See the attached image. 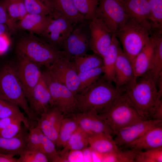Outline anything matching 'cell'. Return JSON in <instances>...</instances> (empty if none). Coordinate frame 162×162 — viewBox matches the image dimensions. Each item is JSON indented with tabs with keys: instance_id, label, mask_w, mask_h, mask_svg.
Returning a JSON list of instances; mask_svg holds the SVG:
<instances>
[{
	"instance_id": "cell-17",
	"label": "cell",
	"mask_w": 162,
	"mask_h": 162,
	"mask_svg": "<svg viewBox=\"0 0 162 162\" xmlns=\"http://www.w3.org/2000/svg\"><path fill=\"white\" fill-rule=\"evenodd\" d=\"M68 117L74 118L79 127L87 134L103 133L114 135L110 127L94 112H78Z\"/></svg>"
},
{
	"instance_id": "cell-42",
	"label": "cell",
	"mask_w": 162,
	"mask_h": 162,
	"mask_svg": "<svg viewBox=\"0 0 162 162\" xmlns=\"http://www.w3.org/2000/svg\"><path fill=\"white\" fill-rule=\"evenodd\" d=\"M22 120H19L15 122L6 127L0 130V136L10 138L13 137L18 134L21 130L22 127Z\"/></svg>"
},
{
	"instance_id": "cell-11",
	"label": "cell",
	"mask_w": 162,
	"mask_h": 162,
	"mask_svg": "<svg viewBox=\"0 0 162 162\" xmlns=\"http://www.w3.org/2000/svg\"><path fill=\"white\" fill-rule=\"evenodd\" d=\"M17 56L15 63L16 71L28 101L42 76V71L39 65L22 56Z\"/></svg>"
},
{
	"instance_id": "cell-1",
	"label": "cell",
	"mask_w": 162,
	"mask_h": 162,
	"mask_svg": "<svg viewBox=\"0 0 162 162\" xmlns=\"http://www.w3.org/2000/svg\"><path fill=\"white\" fill-rule=\"evenodd\" d=\"M124 93L144 120L152 119L156 108L162 101V94L158 91L157 81L150 72L137 78L126 88Z\"/></svg>"
},
{
	"instance_id": "cell-48",
	"label": "cell",
	"mask_w": 162,
	"mask_h": 162,
	"mask_svg": "<svg viewBox=\"0 0 162 162\" xmlns=\"http://www.w3.org/2000/svg\"><path fill=\"white\" fill-rule=\"evenodd\" d=\"M9 31V28L7 26L0 23V35H6Z\"/></svg>"
},
{
	"instance_id": "cell-47",
	"label": "cell",
	"mask_w": 162,
	"mask_h": 162,
	"mask_svg": "<svg viewBox=\"0 0 162 162\" xmlns=\"http://www.w3.org/2000/svg\"><path fill=\"white\" fill-rule=\"evenodd\" d=\"M152 119L162 120V101H161L152 117Z\"/></svg>"
},
{
	"instance_id": "cell-12",
	"label": "cell",
	"mask_w": 162,
	"mask_h": 162,
	"mask_svg": "<svg viewBox=\"0 0 162 162\" xmlns=\"http://www.w3.org/2000/svg\"><path fill=\"white\" fill-rule=\"evenodd\" d=\"M90 20L89 48L94 53L103 58L110 47L112 34L103 21L95 16Z\"/></svg>"
},
{
	"instance_id": "cell-8",
	"label": "cell",
	"mask_w": 162,
	"mask_h": 162,
	"mask_svg": "<svg viewBox=\"0 0 162 162\" xmlns=\"http://www.w3.org/2000/svg\"><path fill=\"white\" fill-rule=\"evenodd\" d=\"M95 16L114 34L130 17L121 0H99Z\"/></svg>"
},
{
	"instance_id": "cell-40",
	"label": "cell",
	"mask_w": 162,
	"mask_h": 162,
	"mask_svg": "<svg viewBox=\"0 0 162 162\" xmlns=\"http://www.w3.org/2000/svg\"><path fill=\"white\" fill-rule=\"evenodd\" d=\"M15 115L25 116L18 106L0 98V118Z\"/></svg>"
},
{
	"instance_id": "cell-30",
	"label": "cell",
	"mask_w": 162,
	"mask_h": 162,
	"mask_svg": "<svg viewBox=\"0 0 162 162\" xmlns=\"http://www.w3.org/2000/svg\"><path fill=\"white\" fill-rule=\"evenodd\" d=\"M79 126L75 120L70 117H64L62 121L56 146L63 148Z\"/></svg>"
},
{
	"instance_id": "cell-27",
	"label": "cell",
	"mask_w": 162,
	"mask_h": 162,
	"mask_svg": "<svg viewBox=\"0 0 162 162\" xmlns=\"http://www.w3.org/2000/svg\"><path fill=\"white\" fill-rule=\"evenodd\" d=\"M151 34L154 43V52L151 69L149 71L155 80L162 74V28H157Z\"/></svg>"
},
{
	"instance_id": "cell-5",
	"label": "cell",
	"mask_w": 162,
	"mask_h": 162,
	"mask_svg": "<svg viewBox=\"0 0 162 162\" xmlns=\"http://www.w3.org/2000/svg\"><path fill=\"white\" fill-rule=\"evenodd\" d=\"M0 98L20 108L32 122L38 118L32 113L18 77L15 63L9 62L0 68Z\"/></svg>"
},
{
	"instance_id": "cell-23",
	"label": "cell",
	"mask_w": 162,
	"mask_h": 162,
	"mask_svg": "<svg viewBox=\"0 0 162 162\" xmlns=\"http://www.w3.org/2000/svg\"><path fill=\"white\" fill-rule=\"evenodd\" d=\"M90 150L99 154L108 153L118 149L112 135L103 133L88 134Z\"/></svg>"
},
{
	"instance_id": "cell-18",
	"label": "cell",
	"mask_w": 162,
	"mask_h": 162,
	"mask_svg": "<svg viewBox=\"0 0 162 162\" xmlns=\"http://www.w3.org/2000/svg\"><path fill=\"white\" fill-rule=\"evenodd\" d=\"M136 81L131 62L121 48L117 58L114 68L115 86L125 91Z\"/></svg>"
},
{
	"instance_id": "cell-20",
	"label": "cell",
	"mask_w": 162,
	"mask_h": 162,
	"mask_svg": "<svg viewBox=\"0 0 162 162\" xmlns=\"http://www.w3.org/2000/svg\"><path fill=\"white\" fill-rule=\"evenodd\" d=\"M28 129L25 125L15 136L10 138L0 136V153L13 156L19 155L26 150Z\"/></svg>"
},
{
	"instance_id": "cell-32",
	"label": "cell",
	"mask_w": 162,
	"mask_h": 162,
	"mask_svg": "<svg viewBox=\"0 0 162 162\" xmlns=\"http://www.w3.org/2000/svg\"><path fill=\"white\" fill-rule=\"evenodd\" d=\"M40 147L42 152L45 155L49 162H66L56 151V145L38 128Z\"/></svg>"
},
{
	"instance_id": "cell-35",
	"label": "cell",
	"mask_w": 162,
	"mask_h": 162,
	"mask_svg": "<svg viewBox=\"0 0 162 162\" xmlns=\"http://www.w3.org/2000/svg\"><path fill=\"white\" fill-rule=\"evenodd\" d=\"M103 73V66L78 73L80 84L77 94L82 92L94 83Z\"/></svg>"
},
{
	"instance_id": "cell-6",
	"label": "cell",
	"mask_w": 162,
	"mask_h": 162,
	"mask_svg": "<svg viewBox=\"0 0 162 162\" xmlns=\"http://www.w3.org/2000/svg\"><path fill=\"white\" fill-rule=\"evenodd\" d=\"M115 135L121 129L143 119L128 100L124 92L104 113L98 115Z\"/></svg>"
},
{
	"instance_id": "cell-31",
	"label": "cell",
	"mask_w": 162,
	"mask_h": 162,
	"mask_svg": "<svg viewBox=\"0 0 162 162\" xmlns=\"http://www.w3.org/2000/svg\"><path fill=\"white\" fill-rule=\"evenodd\" d=\"M136 154L131 149L119 147L116 150L100 155L101 161L135 162Z\"/></svg>"
},
{
	"instance_id": "cell-21",
	"label": "cell",
	"mask_w": 162,
	"mask_h": 162,
	"mask_svg": "<svg viewBox=\"0 0 162 162\" xmlns=\"http://www.w3.org/2000/svg\"><path fill=\"white\" fill-rule=\"evenodd\" d=\"M154 52V43L150 36V41L132 62L136 81L137 78L150 71L152 68Z\"/></svg>"
},
{
	"instance_id": "cell-9",
	"label": "cell",
	"mask_w": 162,
	"mask_h": 162,
	"mask_svg": "<svg viewBox=\"0 0 162 162\" xmlns=\"http://www.w3.org/2000/svg\"><path fill=\"white\" fill-rule=\"evenodd\" d=\"M74 25L65 17L54 14L47 26L40 34L42 39L59 49L74 28Z\"/></svg>"
},
{
	"instance_id": "cell-10",
	"label": "cell",
	"mask_w": 162,
	"mask_h": 162,
	"mask_svg": "<svg viewBox=\"0 0 162 162\" xmlns=\"http://www.w3.org/2000/svg\"><path fill=\"white\" fill-rule=\"evenodd\" d=\"M46 70L53 78L67 87L74 95L80 84L78 73L70 59L62 58L46 67Z\"/></svg>"
},
{
	"instance_id": "cell-3",
	"label": "cell",
	"mask_w": 162,
	"mask_h": 162,
	"mask_svg": "<svg viewBox=\"0 0 162 162\" xmlns=\"http://www.w3.org/2000/svg\"><path fill=\"white\" fill-rule=\"evenodd\" d=\"M152 24L129 17L115 34L124 53L131 62L149 42Z\"/></svg>"
},
{
	"instance_id": "cell-13",
	"label": "cell",
	"mask_w": 162,
	"mask_h": 162,
	"mask_svg": "<svg viewBox=\"0 0 162 162\" xmlns=\"http://www.w3.org/2000/svg\"><path fill=\"white\" fill-rule=\"evenodd\" d=\"M162 125V120L149 119L142 120L120 130L114 139L116 145L124 147L139 138L152 128Z\"/></svg>"
},
{
	"instance_id": "cell-24",
	"label": "cell",
	"mask_w": 162,
	"mask_h": 162,
	"mask_svg": "<svg viewBox=\"0 0 162 162\" xmlns=\"http://www.w3.org/2000/svg\"><path fill=\"white\" fill-rule=\"evenodd\" d=\"M52 7L54 13L62 16L75 25L85 19L78 11L73 0H47Z\"/></svg>"
},
{
	"instance_id": "cell-45",
	"label": "cell",
	"mask_w": 162,
	"mask_h": 162,
	"mask_svg": "<svg viewBox=\"0 0 162 162\" xmlns=\"http://www.w3.org/2000/svg\"><path fill=\"white\" fill-rule=\"evenodd\" d=\"M9 45L8 40L6 35H0V54L5 52Z\"/></svg>"
},
{
	"instance_id": "cell-22",
	"label": "cell",
	"mask_w": 162,
	"mask_h": 162,
	"mask_svg": "<svg viewBox=\"0 0 162 162\" xmlns=\"http://www.w3.org/2000/svg\"><path fill=\"white\" fill-rule=\"evenodd\" d=\"M121 48L120 43L114 34H112L109 49L103 58V78L111 82H114V68L117 58Z\"/></svg>"
},
{
	"instance_id": "cell-44",
	"label": "cell",
	"mask_w": 162,
	"mask_h": 162,
	"mask_svg": "<svg viewBox=\"0 0 162 162\" xmlns=\"http://www.w3.org/2000/svg\"><path fill=\"white\" fill-rule=\"evenodd\" d=\"M80 150L70 151L68 153L67 160L68 162L77 161L82 160V154Z\"/></svg>"
},
{
	"instance_id": "cell-7",
	"label": "cell",
	"mask_w": 162,
	"mask_h": 162,
	"mask_svg": "<svg viewBox=\"0 0 162 162\" xmlns=\"http://www.w3.org/2000/svg\"><path fill=\"white\" fill-rule=\"evenodd\" d=\"M42 74L49 89L52 106L58 108L64 117L79 112L75 95L66 86L52 77L45 70Z\"/></svg>"
},
{
	"instance_id": "cell-25",
	"label": "cell",
	"mask_w": 162,
	"mask_h": 162,
	"mask_svg": "<svg viewBox=\"0 0 162 162\" xmlns=\"http://www.w3.org/2000/svg\"><path fill=\"white\" fill-rule=\"evenodd\" d=\"M53 16L28 13L17 24V28L40 34L52 20Z\"/></svg>"
},
{
	"instance_id": "cell-2",
	"label": "cell",
	"mask_w": 162,
	"mask_h": 162,
	"mask_svg": "<svg viewBox=\"0 0 162 162\" xmlns=\"http://www.w3.org/2000/svg\"><path fill=\"white\" fill-rule=\"evenodd\" d=\"M102 76L93 84L75 95L79 112H93L98 115L105 112L124 91L117 88Z\"/></svg>"
},
{
	"instance_id": "cell-14",
	"label": "cell",
	"mask_w": 162,
	"mask_h": 162,
	"mask_svg": "<svg viewBox=\"0 0 162 162\" xmlns=\"http://www.w3.org/2000/svg\"><path fill=\"white\" fill-rule=\"evenodd\" d=\"M89 48V34L85 29L74 28L64 42L62 49L67 57L71 59L86 54Z\"/></svg>"
},
{
	"instance_id": "cell-28",
	"label": "cell",
	"mask_w": 162,
	"mask_h": 162,
	"mask_svg": "<svg viewBox=\"0 0 162 162\" xmlns=\"http://www.w3.org/2000/svg\"><path fill=\"white\" fill-rule=\"evenodd\" d=\"M88 145L87 133L79 127L73 134L64 147L59 152H58L66 162H68L67 157L70 151L84 149L87 147Z\"/></svg>"
},
{
	"instance_id": "cell-26",
	"label": "cell",
	"mask_w": 162,
	"mask_h": 162,
	"mask_svg": "<svg viewBox=\"0 0 162 162\" xmlns=\"http://www.w3.org/2000/svg\"><path fill=\"white\" fill-rule=\"evenodd\" d=\"M121 1L130 17L142 21L149 22L148 20H150L153 23L148 0H121Z\"/></svg>"
},
{
	"instance_id": "cell-15",
	"label": "cell",
	"mask_w": 162,
	"mask_h": 162,
	"mask_svg": "<svg viewBox=\"0 0 162 162\" xmlns=\"http://www.w3.org/2000/svg\"><path fill=\"white\" fill-rule=\"evenodd\" d=\"M64 118L63 114L58 108L52 106L39 117L36 126L56 145Z\"/></svg>"
},
{
	"instance_id": "cell-34",
	"label": "cell",
	"mask_w": 162,
	"mask_h": 162,
	"mask_svg": "<svg viewBox=\"0 0 162 162\" xmlns=\"http://www.w3.org/2000/svg\"><path fill=\"white\" fill-rule=\"evenodd\" d=\"M28 14L52 16L54 11L47 0H24Z\"/></svg>"
},
{
	"instance_id": "cell-29",
	"label": "cell",
	"mask_w": 162,
	"mask_h": 162,
	"mask_svg": "<svg viewBox=\"0 0 162 162\" xmlns=\"http://www.w3.org/2000/svg\"><path fill=\"white\" fill-rule=\"evenodd\" d=\"M71 60L78 74L103 66L102 58L94 53L86 54Z\"/></svg>"
},
{
	"instance_id": "cell-38",
	"label": "cell",
	"mask_w": 162,
	"mask_h": 162,
	"mask_svg": "<svg viewBox=\"0 0 162 162\" xmlns=\"http://www.w3.org/2000/svg\"><path fill=\"white\" fill-rule=\"evenodd\" d=\"M18 162H48L45 155L42 152L26 150L20 155Z\"/></svg>"
},
{
	"instance_id": "cell-37",
	"label": "cell",
	"mask_w": 162,
	"mask_h": 162,
	"mask_svg": "<svg viewBox=\"0 0 162 162\" xmlns=\"http://www.w3.org/2000/svg\"><path fill=\"white\" fill-rule=\"evenodd\" d=\"M136 153L135 162H162V148L142 151Z\"/></svg>"
},
{
	"instance_id": "cell-4",
	"label": "cell",
	"mask_w": 162,
	"mask_h": 162,
	"mask_svg": "<svg viewBox=\"0 0 162 162\" xmlns=\"http://www.w3.org/2000/svg\"><path fill=\"white\" fill-rule=\"evenodd\" d=\"M16 51L17 55L40 67H47L62 58H67L63 50L32 33L20 38L16 45Z\"/></svg>"
},
{
	"instance_id": "cell-41",
	"label": "cell",
	"mask_w": 162,
	"mask_h": 162,
	"mask_svg": "<svg viewBox=\"0 0 162 162\" xmlns=\"http://www.w3.org/2000/svg\"><path fill=\"white\" fill-rule=\"evenodd\" d=\"M29 130L27 139L26 150L42 152L38 128L36 126L31 127Z\"/></svg>"
},
{
	"instance_id": "cell-36",
	"label": "cell",
	"mask_w": 162,
	"mask_h": 162,
	"mask_svg": "<svg viewBox=\"0 0 162 162\" xmlns=\"http://www.w3.org/2000/svg\"><path fill=\"white\" fill-rule=\"evenodd\" d=\"M78 12L85 19L90 20L95 16L99 0H73Z\"/></svg>"
},
{
	"instance_id": "cell-16",
	"label": "cell",
	"mask_w": 162,
	"mask_h": 162,
	"mask_svg": "<svg viewBox=\"0 0 162 162\" xmlns=\"http://www.w3.org/2000/svg\"><path fill=\"white\" fill-rule=\"evenodd\" d=\"M28 102L32 113L38 119L52 107L50 93L42 73Z\"/></svg>"
},
{
	"instance_id": "cell-33",
	"label": "cell",
	"mask_w": 162,
	"mask_h": 162,
	"mask_svg": "<svg viewBox=\"0 0 162 162\" xmlns=\"http://www.w3.org/2000/svg\"><path fill=\"white\" fill-rule=\"evenodd\" d=\"M9 17L14 23L20 20L28 13L24 0H4Z\"/></svg>"
},
{
	"instance_id": "cell-19",
	"label": "cell",
	"mask_w": 162,
	"mask_h": 162,
	"mask_svg": "<svg viewBox=\"0 0 162 162\" xmlns=\"http://www.w3.org/2000/svg\"><path fill=\"white\" fill-rule=\"evenodd\" d=\"M136 153L149 149L162 148V125L153 127L142 136L124 147Z\"/></svg>"
},
{
	"instance_id": "cell-39",
	"label": "cell",
	"mask_w": 162,
	"mask_h": 162,
	"mask_svg": "<svg viewBox=\"0 0 162 162\" xmlns=\"http://www.w3.org/2000/svg\"><path fill=\"white\" fill-rule=\"evenodd\" d=\"M150 6L152 21L156 27L162 28V0H148Z\"/></svg>"
},
{
	"instance_id": "cell-43",
	"label": "cell",
	"mask_w": 162,
	"mask_h": 162,
	"mask_svg": "<svg viewBox=\"0 0 162 162\" xmlns=\"http://www.w3.org/2000/svg\"><path fill=\"white\" fill-rule=\"evenodd\" d=\"M0 23L6 25L10 31H15L17 28V24L10 19L4 0H0Z\"/></svg>"
},
{
	"instance_id": "cell-46",
	"label": "cell",
	"mask_w": 162,
	"mask_h": 162,
	"mask_svg": "<svg viewBox=\"0 0 162 162\" xmlns=\"http://www.w3.org/2000/svg\"><path fill=\"white\" fill-rule=\"evenodd\" d=\"M0 162H18V160L12 155L0 153Z\"/></svg>"
}]
</instances>
